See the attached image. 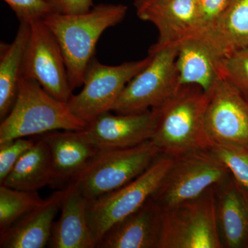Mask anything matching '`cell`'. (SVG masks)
<instances>
[{"label":"cell","instance_id":"obj_1","mask_svg":"<svg viewBox=\"0 0 248 248\" xmlns=\"http://www.w3.org/2000/svg\"><path fill=\"white\" fill-rule=\"evenodd\" d=\"M127 11L125 5L100 4L83 14H53L44 19L62 49L73 91L83 86L85 71L95 57L100 36L122 22Z\"/></svg>","mask_w":248,"mask_h":248},{"label":"cell","instance_id":"obj_2","mask_svg":"<svg viewBox=\"0 0 248 248\" xmlns=\"http://www.w3.org/2000/svg\"><path fill=\"white\" fill-rule=\"evenodd\" d=\"M209 94L197 86H183L159 112L151 142L161 154L177 158L191 152L209 150L205 112Z\"/></svg>","mask_w":248,"mask_h":248},{"label":"cell","instance_id":"obj_3","mask_svg":"<svg viewBox=\"0 0 248 248\" xmlns=\"http://www.w3.org/2000/svg\"><path fill=\"white\" fill-rule=\"evenodd\" d=\"M87 126L73 113L68 103L53 97L33 80L21 77L14 107L1 121L0 143L57 130H84Z\"/></svg>","mask_w":248,"mask_h":248},{"label":"cell","instance_id":"obj_4","mask_svg":"<svg viewBox=\"0 0 248 248\" xmlns=\"http://www.w3.org/2000/svg\"><path fill=\"white\" fill-rule=\"evenodd\" d=\"M161 155L151 140L131 148L100 151L71 183L88 200H95L136 179Z\"/></svg>","mask_w":248,"mask_h":248},{"label":"cell","instance_id":"obj_5","mask_svg":"<svg viewBox=\"0 0 248 248\" xmlns=\"http://www.w3.org/2000/svg\"><path fill=\"white\" fill-rule=\"evenodd\" d=\"M179 43L150 48L151 61L124 88L112 111L139 113L162 107L181 89L176 65Z\"/></svg>","mask_w":248,"mask_h":248},{"label":"cell","instance_id":"obj_6","mask_svg":"<svg viewBox=\"0 0 248 248\" xmlns=\"http://www.w3.org/2000/svg\"><path fill=\"white\" fill-rule=\"evenodd\" d=\"M215 186L198 198L163 208L159 248H222Z\"/></svg>","mask_w":248,"mask_h":248},{"label":"cell","instance_id":"obj_7","mask_svg":"<svg viewBox=\"0 0 248 248\" xmlns=\"http://www.w3.org/2000/svg\"><path fill=\"white\" fill-rule=\"evenodd\" d=\"M174 161V158L161 155L145 172L126 185L89 201V225L97 245L111 227L136 211L155 195Z\"/></svg>","mask_w":248,"mask_h":248},{"label":"cell","instance_id":"obj_8","mask_svg":"<svg viewBox=\"0 0 248 248\" xmlns=\"http://www.w3.org/2000/svg\"><path fill=\"white\" fill-rule=\"evenodd\" d=\"M229 170L210 150L187 153L174 164L152 197L162 208L198 198L231 177Z\"/></svg>","mask_w":248,"mask_h":248},{"label":"cell","instance_id":"obj_9","mask_svg":"<svg viewBox=\"0 0 248 248\" xmlns=\"http://www.w3.org/2000/svg\"><path fill=\"white\" fill-rule=\"evenodd\" d=\"M151 61V55L117 66L100 63L96 57L90 62L84 76L83 89L68 102L73 113L89 124L98 116L112 111L129 81Z\"/></svg>","mask_w":248,"mask_h":248},{"label":"cell","instance_id":"obj_10","mask_svg":"<svg viewBox=\"0 0 248 248\" xmlns=\"http://www.w3.org/2000/svg\"><path fill=\"white\" fill-rule=\"evenodd\" d=\"M30 25L21 77L33 80L53 97L68 103L73 91L60 46L43 20L34 21Z\"/></svg>","mask_w":248,"mask_h":248},{"label":"cell","instance_id":"obj_11","mask_svg":"<svg viewBox=\"0 0 248 248\" xmlns=\"http://www.w3.org/2000/svg\"><path fill=\"white\" fill-rule=\"evenodd\" d=\"M209 94L205 126L213 143L248 148V98L226 78Z\"/></svg>","mask_w":248,"mask_h":248},{"label":"cell","instance_id":"obj_12","mask_svg":"<svg viewBox=\"0 0 248 248\" xmlns=\"http://www.w3.org/2000/svg\"><path fill=\"white\" fill-rule=\"evenodd\" d=\"M110 112L98 116L86 128L99 151L131 148L151 140L157 124V109L117 115Z\"/></svg>","mask_w":248,"mask_h":248},{"label":"cell","instance_id":"obj_13","mask_svg":"<svg viewBox=\"0 0 248 248\" xmlns=\"http://www.w3.org/2000/svg\"><path fill=\"white\" fill-rule=\"evenodd\" d=\"M140 19L154 24L159 32L151 48L174 45L198 36V10L196 0H155L137 10Z\"/></svg>","mask_w":248,"mask_h":248},{"label":"cell","instance_id":"obj_14","mask_svg":"<svg viewBox=\"0 0 248 248\" xmlns=\"http://www.w3.org/2000/svg\"><path fill=\"white\" fill-rule=\"evenodd\" d=\"M163 208L153 198L111 227L99 248H159Z\"/></svg>","mask_w":248,"mask_h":248},{"label":"cell","instance_id":"obj_15","mask_svg":"<svg viewBox=\"0 0 248 248\" xmlns=\"http://www.w3.org/2000/svg\"><path fill=\"white\" fill-rule=\"evenodd\" d=\"M222 58L216 49L200 36L179 42L176 65L181 86H197L210 94L223 78Z\"/></svg>","mask_w":248,"mask_h":248},{"label":"cell","instance_id":"obj_16","mask_svg":"<svg viewBox=\"0 0 248 248\" xmlns=\"http://www.w3.org/2000/svg\"><path fill=\"white\" fill-rule=\"evenodd\" d=\"M48 146L55 172V187L69 184L99 153L86 129L53 131L40 135Z\"/></svg>","mask_w":248,"mask_h":248},{"label":"cell","instance_id":"obj_17","mask_svg":"<svg viewBox=\"0 0 248 248\" xmlns=\"http://www.w3.org/2000/svg\"><path fill=\"white\" fill-rule=\"evenodd\" d=\"M66 192V187L55 191L43 203L0 233V248H43L48 246L54 221Z\"/></svg>","mask_w":248,"mask_h":248},{"label":"cell","instance_id":"obj_18","mask_svg":"<svg viewBox=\"0 0 248 248\" xmlns=\"http://www.w3.org/2000/svg\"><path fill=\"white\" fill-rule=\"evenodd\" d=\"M66 192L55 222L48 246L52 248H94L97 244L90 227L89 200L75 184L66 186Z\"/></svg>","mask_w":248,"mask_h":248},{"label":"cell","instance_id":"obj_19","mask_svg":"<svg viewBox=\"0 0 248 248\" xmlns=\"http://www.w3.org/2000/svg\"><path fill=\"white\" fill-rule=\"evenodd\" d=\"M217 224L223 248H246L248 203L232 176L215 186Z\"/></svg>","mask_w":248,"mask_h":248},{"label":"cell","instance_id":"obj_20","mask_svg":"<svg viewBox=\"0 0 248 248\" xmlns=\"http://www.w3.org/2000/svg\"><path fill=\"white\" fill-rule=\"evenodd\" d=\"M1 185L35 192L47 186L55 187V172L48 146L39 137Z\"/></svg>","mask_w":248,"mask_h":248},{"label":"cell","instance_id":"obj_21","mask_svg":"<svg viewBox=\"0 0 248 248\" xmlns=\"http://www.w3.org/2000/svg\"><path fill=\"white\" fill-rule=\"evenodd\" d=\"M31 35L29 23L19 22L14 41L0 44V120L9 115L17 99L23 58Z\"/></svg>","mask_w":248,"mask_h":248},{"label":"cell","instance_id":"obj_22","mask_svg":"<svg viewBox=\"0 0 248 248\" xmlns=\"http://www.w3.org/2000/svg\"><path fill=\"white\" fill-rule=\"evenodd\" d=\"M224 58L248 47V0H232L208 32L200 36Z\"/></svg>","mask_w":248,"mask_h":248},{"label":"cell","instance_id":"obj_23","mask_svg":"<svg viewBox=\"0 0 248 248\" xmlns=\"http://www.w3.org/2000/svg\"><path fill=\"white\" fill-rule=\"evenodd\" d=\"M37 191L17 190L0 186V233L43 203Z\"/></svg>","mask_w":248,"mask_h":248},{"label":"cell","instance_id":"obj_24","mask_svg":"<svg viewBox=\"0 0 248 248\" xmlns=\"http://www.w3.org/2000/svg\"><path fill=\"white\" fill-rule=\"evenodd\" d=\"M209 150L226 165L248 203V148L213 143Z\"/></svg>","mask_w":248,"mask_h":248},{"label":"cell","instance_id":"obj_25","mask_svg":"<svg viewBox=\"0 0 248 248\" xmlns=\"http://www.w3.org/2000/svg\"><path fill=\"white\" fill-rule=\"evenodd\" d=\"M221 69L223 78L248 96V47L222 58Z\"/></svg>","mask_w":248,"mask_h":248},{"label":"cell","instance_id":"obj_26","mask_svg":"<svg viewBox=\"0 0 248 248\" xmlns=\"http://www.w3.org/2000/svg\"><path fill=\"white\" fill-rule=\"evenodd\" d=\"M35 143L32 140L18 138L0 143V184L8 177L22 155Z\"/></svg>","mask_w":248,"mask_h":248},{"label":"cell","instance_id":"obj_27","mask_svg":"<svg viewBox=\"0 0 248 248\" xmlns=\"http://www.w3.org/2000/svg\"><path fill=\"white\" fill-rule=\"evenodd\" d=\"M19 22L30 23L36 20H44L54 14L49 0H4Z\"/></svg>","mask_w":248,"mask_h":248},{"label":"cell","instance_id":"obj_28","mask_svg":"<svg viewBox=\"0 0 248 248\" xmlns=\"http://www.w3.org/2000/svg\"><path fill=\"white\" fill-rule=\"evenodd\" d=\"M232 0H196L198 10V36L205 35L215 25L226 12Z\"/></svg>","mask_w":248,"mask_h":248},{"label":"cell","instance_id":"obj_29","mask_svg":"<svg viewBox=\"0 0 248 248\" xmlns=\"http://www.w3.org/2000/svg\"><path fill=\"white\" fill-rule=\"evenodd\" d=\"M54 14H78L92 9L93 0H49Z\"/></svg>","mask_w":248,"mask_h":248},{"label":"cell","instance_id":"obj_30","mask_svg":"<svg viewBox=\"0 0 248 248\" xmlns=\"http://www.w3.org/2000/svg\"><path fill=\"white\" fill-rule=\"evenodd\" d=\"M153 1L155 0H133V4L135 9L138 10Z\"/></svg>","mask_w":248,"mask_h":248},{"label":"cell","instance_id":"obj_31","mask_svg":"<svg viewBox=\"0 0 248 248\" xmlns=\"http://www.w3.org/2000/svg\"><path fill=\"white\" fill-rule=\"evenodd\" d=\"M246 248H248V241L247 244H246Z\"/></svg>","mask_w":248,"mask_h":248},{"label":"cell","instance_id":"obj_32","mask_svg":"<svg viewBox=\"0 0 248 248\" xmlns=\"http://www.w3.org/2000/svg\"><path fill=\"white\" fill-rule=\"evenodd\" d=\"M246 97H247L248 98V96H246Z\"/></svg>","mask_w":248,"mask_h":248}]
</instances>
